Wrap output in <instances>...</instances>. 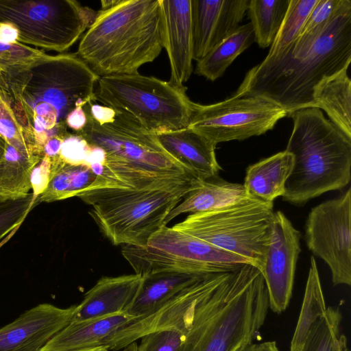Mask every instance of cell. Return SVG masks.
<instances>
[{"mask_svg": "<svg viewBox=\"0 0 351 351\" xmlns=\"http://www.w3.org/2000/svg\"><path fill=\"white\" fill-rule=\"evenodd\" d=\"M351 61V1L341 0L330 19L298 36L282 53L252 68L233 95L259 96L293 112L315 107L313 91Z\"/></svg>", "mask_w": 351, "mask_h": 351, "instance_id": "1", "label": "cell"}, {"mask_svg": "<svg viewBox=\"0 0 351 351\" xmlns=\"http://www.w3.org/2000/svg\"><path fill=\"white\" fill-rule=\"evenodd\" d=\"M12 112L27 138L43 158L50 139L70 132L65 120L77 106L95 101L99 77L75 53H46L3 71Z\"/></svg>", "mask_w": 351, "mask_h": 351, "instance_id": "2", "label": "cell"}, {"mask_svg": "<svg viewBox=\"0 0 351 351\" xmlns=\"http://www.w3.org/2000/svg\"><path fill=\"white\" fill-rule=\"evenodd\" d=\"M84 110L87 123L76 134L104 153L101 173L86 190L173 189L197 179L130 116L115 110L112 122L99 124Z\"/></svg>", "mask_w": 351, "mask_h": 351, "instance_id": "3", "label": "cell"}, {"mask_svg": "<svg viewBox=\"0 0 351 351\" xmlns=\"http://www.w3.org/2000/svg\"><path fill=\"white\" fill-rule=\"evenodd\" d=\"M162 49L160 0H119L97 13L76 53L100 77L138 73Z\"/></svg>", "mask_w": 351, "mask_h": 351, "instance_id": "4", "label": "cell"}, {"mask_svg": "<svg viewBox=\"0 0 351 351\" xmlns=\"http://www.w3.org/2000/svg\"><path fill=\"white\" fill-rule=\"evenodd\" d=\"M268 309L261 271L245 264L198 303L178 351H237L252 342Z\"/></svg>", "mask_w": 351, "mask_h": 351, "instance_id": "5", "label": "cell"}, {"mask_svg": "<svg viewBox=\"0 0 351 351\" xmlns=\"http://www.w3.org/2000/svg\"><path fill=\"white\" fill-rule=\"evenodd\" d=\"M293 128L286 151L293 165L282 199L303 206L311 199L345 187L351 178V138L315 107L289 115Z\"/></svg>", "mask_w": 351, "mask_h": 351, "instance_id": "6", "label": "cell"}, {"mask_svg": "<svg viewBox=\"0 0 351 351\" xmlns=\"http://www.w3.org/2000/svg\"><path fill=\"white\" fill-rule=\"evenodd\" d=\"M193 184L173 189H95L77 197L92 206L89 215L113 245L145 246Z\"/></svg>", "mask_w": 351, "mask_h": 351, "instance_id": "7", "label": "cell"}, {"mask_svg": "<svg viewBox=\"0 0 351 351\" xmlns=\"http://www.w3.org/2000/svg\"><path fill=\"white\" fill-rule=\"evenodd\" d=\"M186 87L138 73L100 77L95 101L132 117L147 132L158 134L188 127L194 102Z\"/></svg>", "mask_w": 351, "mask_h": 351, "instance_id": "8", "label": "cell"}, {"mask_svg": "<svg viewBox=\"0 0 351 351\" xmlns=\"http://www.w3.org/2000/svg\"><path fill=\"white\" fill-rule=\"evenodd\" d=\"M273 206L247 195L221 208L191 214L172 228L241 256L261 272L271 240Z\"/></svg>", "mask_w": 351, "mask_h": 351, "instance_id": "9", "label": "cell"}, {"mask_svg": "<svg viewBox=\"0 0 351 351\" xmlns=\"http://www.w3.org/2000/svg\"><path fill=\"white\" fill-rule=\"evenodd\" d=\"M97 13L74 0H0V23L16 27L19 43L58 52L70 48Z\"/></svg>", "mask_w": 351, "mask_h": 351, "instance_id": "10", "label": "cell"}, {"mask_svg": "<svg viewBox=\"0 0 351 351\" xmlns=\"http://www.w3.org/2000/svg\"><path fill=\"white\" fill-rule=\"evenodd\" d=\"M286 116L282 108L264 97L232 95L209 105L194 102L188 127L216 145L265 134Z\"/></svg>", "mask_w": 351, "mask_h": 351, "instance_id": "11", "label": "cell"}, {"mask_svg": "<svg viewBox=\"0 0 351 351\" xmlns=\"http://www.w3.org/2000/svg\"><path fill=\"white\" fill-rule=\"evenodd\" d=\"M351 189L310 211L305 224L306 245L330 269L334 285H351Z\"/></svg>", "mask_w": 351, "mask_h": 351, "instance_id": "12", "label": "cell"}, {"mask_svg": "<svg viewBox=\"0 0 351 351\" xmlns=\"http://www.w3.org/2000/svg\"><path fill=\"white\" fill-rule=\"evenodd\" d=\"M230 273L202 276L154 312L128 321L106 340L104 346L108 350L118 351L147 333L162 329H176L186 335L198 303Z\"/></svg>", "mask_w": 351, "mask_h": 351, "instance_id": "13", "label": "cell"}, {"mask_svg": "<svg viewBox=\"0 0 351 351\" xmlns=\"http://www.w3.org/2000/svg\"><path fill=\"white\" fill-rule=\"evenodd\" d=\"M301 234L283 213L275 212L269 246L261 271L268 292L269 308L284 312L292 296Z\"/></svg>", "mask_w": 351, "mask_h": 351, "instance_id": "14", "label": "cell"}, {"mask_svg": "<svg viewBox=\"0 0 351 351\" xmlns=\"http://www.w3.org/2000/svg\"><path fill=\"white\" fill-rule=\"evenodd\" d=\"M75 306L40 304L0 328V351H38L71 321Z\"/></svg>", "mask_w": 351, "mask_h": 351, "instance_id": "15", "label": "cell"}, {"mask_svg": "<svg viewBox=\"0 0 351 351\" xmlns=\"http://www.w3.org/2000/svg\"><path fill=\"white\" fill-rule=\"evenodd\" d=\"M250 0H191L193 60L203 58L240 26Z\"/></svg>", "mask_w": 351, "mask_h": 351, "instance_id": "16", "label": "cell"}, {"mask_svg": "<svg viewBox=\"0 0 351 351\" xmlns=\"http://www.w3.org/2000/svg\"><path fill=\"white\" fill-rule=\"evenodd\" d=\"M163 48L170 63L169 82L185 87L193 71V40L191 0H160Z\"/></svg>", "mask_w": 351, "mask_h": 351, "instance_id": "17", "label": "cell"}, {"mask_svg": "<svg viewBox=\"0 0 351 351\" xmlns=\"http://www.w3.org/2000/svg\"><path fill=\"white\" fill-rule=\"evenodd\" d=\"M147 245L197 264L209 273L233 272L245 264H250L241 256L167 226L154 234Z\"/></svg>", "mask_w": 351, "mask_h": 351, "instance_id": "18", "label": "cell"}, {"mask_svg": "<svg viewBox=\"0 0 351 351\" xmlns=\"http://www.w3.org/2000/svg\"><path fill=\"white\" fill-rule=\"evenodd\" d=\"M143 277L134 274L101 277L84 295L71 322H82L125 313L136 298Z\"/></svg>", "mask_w": 351, "mask_h": 351, "instance_id": "19", "label": "cell"}, {"mask_svg": "<svg viewBox=\"0 0 351 351\" xmlns=\"http://www.w3.org/2000/svg\"><path fill=\"white\" fill-rule=\"evenodd\" d=\"M155 135L162 148L197 178L218 176L221 168L216 159V145L199 133L186 127Z\"/></svg>", "mask_w": 351, "mask_h": 351, "instance_id": "20", "label": "cell"}, {"mask_svg": "<svg viewBox=\"0 0 351 351\" xmlns=\"http://www.w3.org/2000/svg\"><path fill=\"white\" fill-rule=\"evenodd\" d=\"M133 318L125 313L71 322L38 351H79L104 346L106 340Z\"/></svg>", "mask_w": 351, "mask_h": 351, "instance_id": "21", "label": "cell"}, {"mask_svg": "<svg viewBox=\"0 0 351 351\" xmlns=\"http://www.w3.org/2000/svg\"><path fill=\"white\" fill-rule=\"evenodd\" d=\"M246 197L243 184L227 182L218 176L206 180L197 178L189 192L168 214L165 224L167 226L182 214L210 211L234 204Z\"/></svg>", "mask_w": 351, "mask_h": 351, "instance_id": "22", "label": "cell"}, {"mask_svg": "<svg viewBox=\"0 0 351 351\" xmlns=\"http://www.w3.org/2000/svg\"><path fill=\"white\" fill-rule=\"evenodd\" d=\"M293 165V157L285 150L250 165L244 180L247 195L265 203H274L285 192Z\"/></svg>", "mask_w": 351, "mask_h": 351, "instance_id": "23", "label": "cell"}, {"mask_svg": "<svg viewBox=\"0 0 351 351\" xmlns=\"http://www.w3.org/2000/svg\"><path fill=\"white\" fill-rule=\"evenodd\" d=\"M47 158V183L37 195L35 204L77 197L80 193L88 189L97 177V174L87 162H69L62 158L60 154L54 158Z\"/></svg>", "mask_w": 351, "mask_h": 351, "instance_id": "24", "label": "cell"}, {"mask_svg": "<svg viewBox=\"0 0 351 351\" xmlns=\"http://www.w3.org/2000/svg\"><path fill=\"white\" fill-rule=\"evenodd\" d=\"M207 274L162 271L143 277L141 289L125 313L132 317L148 315Z\"/></svg>", "mask_w": 351, "mask_h": 351, "instance_id": "25", "label": "cell"}, {"mask_svg": "<svg viewBox=\"0 0 351 351\" xmlns=\"http://www.w3.org/2000/svg\"><path fill=\"white\" fill-rule=\"evenodd\" d=\"M348 66L324 78L313 88L315 108L323 109L335 125L351 138V81Z\"/></svg>", "mask_w": 351, "mask_h": 351, "instance_id": "26", "label": "cell"}, {"mask_svg": "<svg viewBox=\"0 0 351 351\" xmlns=\"http://www.w3.org/2000/svg\"><path fill=\"white\" fill-rule=\"evenodd\" d=\"M42 159L7 143L0 160V197L15 199L26 197L32 189V172Z\"/></svg>", "mask_w": 351, "mask_h": 351, "instance_id": "27", "label": "cell"}, {"mask_svg": "<svg viewBox=\"0 0 351 351\" xmlns=\"http://www.w3.org/2000/svg\"><path fill=\"white\" fill-rule=\"evenodd\" d=\"M253 40L254 33L250 23L239 26L233 34L197 62L195 74L210 81L217 80Z\"/></svg>", "mask_w": 351, "mask_h": 351, "instance_id": "28", "label": "cell"}, {"mask_svg": "<svg viewBox=\"0 0 351 351\" xmlns=\"http://www.w3.org/2000/svg\"><path fill=\"white\" fill-rule=\"evenodd\" d=\"M327 308L317 263L313 256L310 268L298 320L291 341L290 351H301L313 324Z\"/></svg>", "mask_w": 351, "mask_h": 351, "instance_id": "29", "label": "cell"}, {"mask_svg": "<svg viewBox=\"0 0 351 351\" xmlns=\"http://www.w3.org/2000/svg\"><path fill=\"white\" fill-rule=\"evenodd\" d=\"M290 0H250L247 14L254 40L260 47L273 43L286 16Z\"/></svg>", "mask_w": 351, "mask_h": 351, "instance_id": "30", "label": "cell"}, {"mask_svg": "<svg viewBox=\"0 0 351 351\" xmlns=\"http://www.w3.org/2000/svg\"><path fill=\"white\" fill-rule=\"evenodd\" d=\"M339 307L328 306L311 326L301 351H350L341 332Z\"/></svg>", "mask_w": 351, "mask_h": 351, "instance_id": "31", "label": "cell"}, {"mask_svg": "<svg viewBox=\"0 0 351 351\" xmlns=\"http://www.w3.org/2000/svg\"><path fill=\"white\" fill-rule=\"evenodd\" d=\"M317 1L290 0L285 19L265 60L274 58L295 40Z\"/></svg>", "mask_w": 351, "mask_h": 351, "instance_id": "32", "label": "cell"}, {"mask_svg": "<svg viewBox=\"0 0 351 351\" xmlns=\"http://www.w3.org/2000/svg\"><path fill=\"white\" fill-rule=\"evenodd\" d=\"M36 198L34 192L15 199L0 197V241L18 229L35 205Z\"/></svg>", "mask_w": 351, "mask_h": 351, "instance_id": "33", "label": "cell"}, {"mask_svg": "<svg viewBox=\"0 0 351 351\" xmlns=\"http://www.w3.org/2000/svg\"><path fill=\"white\" fill-rule=\"evenodd\" d=\"M0 134L16 149L40 157L18 123L12 110L1 104Z\"/></svg>", "mask_w": 351, "mask_h": 351, "instance_id": "34", "label": "cell"}, {"mask_svg": "<svg viewBox=\"0 0 351 351\" xmlns=\"http://www.w3.org/2000/svg\"><path fill=\"white\" fill-rule=\"evenodd\" d=\"M141 338L137 351H178L185 335L178 330L169 328L150 332Z\"/></svg>", "mask_w": 351, "mask_h": 351, "instance_id": "35", "label": "cell"}, {"mask_svg": "<svg viewBox=\"0 0 351 351\" xmlns=\"http://www.w3.org/2000/svg\"><path fill=\"white\" fill-rule=\"evenodd\" d=\"M45 53L21 43L9 44L0 41V66L3 71L7 67L27 62Z\"/></svg>", "mask_w": 351, "mask_h": 351, "instance_id": "36", "label": "cell"}, {"mask_svg": "<svg viewBox=\"0 0 351 351\" xmlns=\"http://www.w3.org/2000/svg\"><path fill=\"white\" fill-rule=\"evenodd\" d=\"M341 2V0H318L305 20L298 36L308 35L324 25Z\"/></svg>", "mask_w": 351, "mask_h": 351, "instance_id": "37", "label": "cell"}, {"mask_svg": "<svg viewBox=\"0 0 351 351\" xmlns=\"http://www.w3.org/2000/svg\"><path fill=\"white\" fill-rule=\"evenodd\" d=\"M84 108L92 118L99 124L112 122L116 114V111L108 106L93 103L86 104Z\"/></svg>", "mask_w": 351, "mask_h": 351, "instance_id": "38", "label": "cell"}, {"mask_svg": "<svg viewBox=\"0 0 351 351\" xmlns=\"http://www.w3.org/2000/svg\"><path fill=\"white\" fill-rule=\"evenodd\" d=\"M66 125L75 133L81 131L87 123V115L84 106H77L71 110L66 117Z\"/></svg>", "mask_w": 351, "mask_h": 351, "instance_id": "39", "label": "cell"}, {"mask_svg": "<svg viewBox=\"0 0 351 351\" xmlns=\"http://www.w3.org/2000/svg\"><path fill=\"white\" fill-rule=\"evenodd\" d=\"M19 33L15 27L9 23H0V41L4 43H16Z\"/></svg>", "mask_w": 351, "mask_h": 351, "instance_id": "40", "label": "cell"}, {"mask_svg": "<svg viewBox=\"0 0 351 351\" xmlns=\"http://www.w3.org/2000/svg\"><path fill=\"white\" fill-rule=\"evenodd\" d=\"M237 351H280L275 341L260 343H250L240 348Z\"/></svg>", "mask_w": 351, "mask_h": 351, "instance_id": "41", "label": "cell"}, {"mask_svg": "<svg viewBox=\"0 0 351 351\" xmlns=\"http://www.w3.org/2000/svg\"><path fill=\"white\" fill-rule=\"evenodd\" d=\"M0 104L12 110L13 101L4 76L3 71L0 66Z\"/></svg>", "mask_w": 351, "mask_h": 351, "instance_id": "42", "label": "cell"}, {"mask_svg": "<svg viewBox=\"0 0 351 351\" xmlns=\"http://www.w3.org/2000/svg\"><path fill=\"white\" fill-rule=\"evenodd\" d=\"M119 0H102L101 1V10L108 9L119 2Z\"/></svg>", "mask_w": 351, "mask_h": 351, "instance_id": "43", "label": "cell"}, {"mask_svg": "<svg viewBox=\"0 0 351 351\" xmlns=\"http://www.w3.org/2000/svg\"><path fill=\"white\" fill-rule=\"evenodd\" d=\"M7 142L5 138L0 134V160L4 155L6 149Z\"/></svg>", "mask_w": 351, "mask_h": 351, "instance_id": "44", "label": "cell"}, {"mask_svg": "<svg viewBox=\"0 0 351 351\" xmlns=\"http://www.w3.org/2000/svg\"><path fill=\"white\" fill-rule=\"evenodd\" d=\"M118 351H137V343L136 342L132 343L125 348Z\"/></svg>", "mask_w": 351, "mask_h": 351, "instance_id": "45", "label": "cell"}, {"mask_svg": "<svg viewBox=\"0 0 351 351\" xmlns=\"http://www.w3.org/2000/svg\"><path fill=\"white\" fill-rule=\"evenodd\" d=\"M79 351H108V348L106 346H101L92 349H87V350H79Z\"/></svg>", "mask_w": 351, "mask_h": 351, "instance_id": "46", "label": "cell"}]
</instances>
